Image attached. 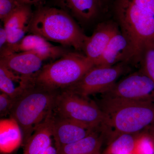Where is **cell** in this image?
<instances>
[{
  "mask_svg": "<svg viewBox=\"0 0 154 154\" xmlns=\"http://www.w3.org/2000/svg\"><path fill=\"white\" fill-rule=\"evenodd\" d=\"M150 134L151 136L152 137V138L153 140L154 141V127L152 128L151 132V134Z\"/></svg>",
  "mask_w": 154,
  "mask_h": 154,
  "instance_id": "obj_28",
  "label": "cell"
},
{
  "mask_svg": "<svg viewBox=\"0 0 154 154\" xmlns=\"http://www.w3.org/2000/svg\"><path fill=\"white\" fill-rule=\"evenodd\" d=\"M53 110L36 127L24 143V154H39L51 145Z\"/></svg>",
  "mask_w": 154,
  "mask_h": 154,
  "instance_id": "obj_13",
  "label": "cell"
},
{
  "mask_svg": "<svg viewBox=\"0 0 154 154\" xmlns=\"http://www.w3.org/2000/svg\"><path fill=\"white\" fill-rule=\"evenodd\" d=\"M95 131L71 119L56 115L53 112V137L57 150L86 137Z\"/></svg>",
  "mask_w": 154,
  "mask_h": 154,
  "instance_id": "obj_11",
  "label": "cell"
},
{
  "mask_svg": "<svg viewBox=\"0 0 154 154\" xmlns=\"http://www.w3.org/2000/svg\"><path fill=\"white\" fill-rule=\"evenodd\" d=\"M23 142L22 131L16 120L10 117L0 121V150L10 153L18 148Z\"/></svg>",
  "mask_w": 154,
  "mask_h": 154,
  "instance_id": "obj_16",
  "label": "cell"
},
{
  "mask_svg": "<svg viewBox=\"0 0 154 154\" xmlns=\"http://www.w3.org/2000/svg\"><path fill=\"white\" fill-rule=\"evenodd\" d=\"M119 30L118 26L114 22H103L97 26L91 36H88L83 51L94 66Z\"/></svg>",
  "mask_w": 154,
  "mask_h": 154,
  "instance_id": "obj_12",
  "label": "cell"
},
{
  "mask_svg": "<svg viewBox=\"0 0 154 154\" xmlns=\"http://www.w3.org/2000/svg\"><path fill=\"white\" fill-rule=\"evenodd\" d=\"M116 19L128 42L125 63L141 62L154 47V0H116Z\"/></svg>",
  "mask_w": 154,
  "mask_h": 154,
  "instance_id": "obj_1",
  "label": "cell"
},
{
  "mask_svg": "<svg viewBox=\"0 0 154 154\" xmlns=\"http://www.w3.org/2000/svg\"><path fill=\"white\" fill-rule=\"evenodd\" d=\"M133 154H154V141L150 134H140Z\"/></svg>",
  "mask_w": 154,
  "mask_h": 154,
  "instance_id": "obj_21",
  "label": "cell"
},
{
  "mask_svg": "<svg viewBox=\"0 0 154 154\" xmlns=\"http://www.w3.org/2000/svg\"><path fill=\"white\" fill-rule=\"evenodd\" d=\"M139 134L119 135L112 140L106 151V154H133Z\"/></svg>",
  "mask_w": 154,
  "mask_h": 154,
  "instance_id": "obj_20",
  "label": "cell"
},
{
  "mask_svg": "<svg viewBox=\"0 0 154 154\" xmlns=\"http://www.w3.org/2000/svg\"><path fill=\"white\" fill-rule=\"evenodd\" d=\"M1 51V54L30 51L40 56L45 60L61 57L66 53L60 47L52 45L43 37L33 33L26 35L17 44L7 45Z\"/></svg>",
  "mask_w": 154,
  "mask_h": 154,
  "instance_id": "obj_10",
  "label": "cell"
},
{
  "mask_svg": "<svg viewBox=\"0 0 154 154\" xmlns=\"http://www.w3.org/2000/svg\"><path fill=\"white\" fill-rule=\"evenodd\" d=\"M60 9L81 22L95 19L101 10V0H57Z\"/></svg>",
  "mask_w": 154,
  "mask_h": 154,
  "instance_id": "obj_14",
  "label": "cell"
},
{
  "mask_svg": "<svg viewBox=\"0 0 154 154\" xmlns=\"http://www.w3.org/2000/svg\"><path fill=\"white\" fill-rule=\"evenodd\" d=\"M53 112L94 130L100 128L104 119L103 112L96 103L69 89L59 91Z\"/></svg>",
  "mask_w": 154,
  "mask_h": 154,
  "instance_id": "obj_6",
  "label": "cell"
},
{
  "mask_svg": "<svg viewBox=\"0 0 154 154\" xmlns=\"http://www.w3.org/2000/svg\"><path fill=\"white\" fill-rule=\"evenodd\" d=\"M94 66L85 54L67 53L55 61L44 65L33 83L50 91H63L76 84Z\"/></svg>",
  "mask_w": 154,
  "mask_h": 154,
  "instance_id": "obj_5",
  "label": "cell"
},
{
  "mask_svg": "<svg viewBox=\"0 0 154 154\" xmlns=\"http://www.w3.org/2000/svg\"><path fill=\"white\" fill-rule=\"evenodd\" d=\"M58 92L33 83L14 99L10 116L17 121L22 130L24 144L36 127L53 110Z\"/></svg>",
  "mask_w": 154,
  "mask_h": 154,
  "instance_id": "obj_4",
  "label": "cell"
},
{
  "mask_svg": "<svg viewBox=\"0 0 154 154\" xmlns=\"http://www.w3.org/2000/svg\"><path fill=\"white\" fill-rule=\"evenodd\" d=\"M128 49L127 40L119 30L111 38L94 66H112L119 62H125Z\"/></svg>",
  "mask_w": 154,
  "mask_h": 154,
  "instance_id": "obj_15",
  "label": "cell"
},
{
  "mask_svg": "<svg viewBox=\"0 0 154 154\" xmlns=\"http://www.w3.org/2000/svg\"><path fill=\"white\" fill-rule=\"evenodd\" d=\"M31 84L0 63V90L2 93L15 99Z\"/></svg>",
  "mask_w": 154,
  "mask_h": 154,
  "instance_id": "obj_17",
  "label": "cell"
},
{
  "mask_svg": "<svg viewBox=\"0 0 154 154\" xmlns=\"http://www.w3.org/2000/svg\"><path fill=\"white\" fill-rule=\"evenodd\" d=\"M124 63L112 66H94L79 82L67 89L85 97L104 94L115 85L119 78L125 72L126 68Z\"/></svg>",
  "mask_w": 154,
  "mask_h": 154,
  "instance_id": "obj_7",
  "label": "cell"
},
{
  "mask_svg": "<svg viewBox=\"0 0 154 154\" xmlns=\"http://www.w3.org/2000/svg\"><path fill=\"white\" fill-rule=\"evenodd\" d=\"M29 31L48 41L78 51L84 50L88 37L69 14L51 7H40L33 13Z\"/></svg>",
  "mask_w": 154,
  "mask_h": 154,
  "instance_id": "obj_3",
  "label": "cell"
},
{
  "mask_svg": "<svg viewBox=\"0 0 154 154\" xmlns=\"http://www.w3.org/2000/svg\"><path fill=\"white\" fill-rule=\"evenodd\" d=\"M141 71L154 82V47L147 50L141 61Z\"/></svg>",
  "mask_w": 154,
  "mask_h": 154,
  "instance_id": "obj_22",
  "label": "cell"
},
{
  "mask_svg": "<svg viewBox=\"0 0 154 154\" xmlns=\"http://www.w3.org/2000/svg\"><path fill=\"white\" fill-rule=\"evenodd\" d=\"M101 109L104 114L101 131L112 140L119 135L139 134L154 125V101L125 102L104 98Z\"/></svg>",
  "mask_w": 154,
  "mask_h": 154,
  "instance_id": "obj_2",
  "label": "cell"
},
{
  "mask_svg": "<svg viewBox=\"0 0 154 154\" xmlns=\"http://www.w3.org/2000/svg\"><path fill=\"white\" fill-rule=\"evenodd\" d=\"M104 98L125 102L154 101V82L141 71L116 82Z\"/></svg>",
  "mask_w": 154,
  "mask_h": 154,
  "instance_id": "obj_8",
  "label": "cell"
},
{
  "mask_svg": "<svg viewBox=\"0 0 154 154\" xmlns=\"http://www.w3.org/2000/svg\"><path fill=\"white\" fill-rule=\"evenodd\" d=\"M45 61L34 53L26 51L1 54L0 63L19 75L26 82L32 83Z\"/></svg>",
  "mask_w": 154,
  "mask_h": 154,
  "instance_id": "obj_9",
  "label": "cell"
},
{
  "mask_svg": "<svg viewBox=\"0 0 154 154\" xmlns=\"http://www.w3.org/2000/svg\"></svg>",
  "mask_w": 154,
  "mask_h": 154,
  "instance_id": "obj_29",
  "label": "cell"
},
{
  "mask_svg": "<svg viewBox=\"0 0 154 154\" xmlns=\"http://www.w3.org/2000/svg\"><path fill=\"white\" fill-rule=\"evenodd\" d=\"M39 154H58V151L56 147H54L51 145L42 151Z\"/></svg>",
  "mask_w": 154,
  "mask_h": 154,
  "instance_id": "obj_27",
  "label": "cell"
},
{
  "mask_svg": "<svg viewBox=\"0 0 154 154\" xmlns=\"http://www.w3.org/2000/svg\"><path fill=\"white\" fill-rule=\"evenodd\" d=\"M45 1V0H19V5H28L39 8L42 7Z\"/></svg>",
  "mask_w": 154,
  "mask_h": 154,
  "instance_id": "obj_25",
  "label": "cell"
},
{
  "mask_svg": "<svg viewBox=\"0 0 154 154\" xmlns=\"http://www.w3.org/2000/svg\"><path fill=\"white\" fill-rule=\"evenodd\" d=\"M20 5L19 0H0V19L4 22Z\"/></svg>",
  "mask_w": 154,
  "mask_h": 154,
  "instance_id": "obj_23",
  "label": "cell"
},
{
  "mask_svg": "<svg viewBox=\"0 0 154 154\" xmlns=\"http://www.w3.org/2000/svg\"><path fill=\"white\" fill-rule=\"evenodd\" d=\"M8 41V34L4 27L1 26L0 28V47L3 49L7 45Z\"/></svg>",
  "mask_w": 154,
  "mask_h": 154,
  "instance_id": "obj_26",
  "label": "cell"
},
{
  "mask_svg": "<svg viewBox=\"0 0 154 154\" xmlns=\"http://www.w3.org/2000/svg\"><path fill=\"white\" fill-rule=\"evenodd\" d=\"M14 102V99L5 94L0 95V115L1 117L10 115Z\"/></svg>",
  "mask_w": 154,
  "mask_h": 154,
  "instance_id": "obj_24",
  "label": "cell"
},
{
  "mask_svg": "<svg viewBox=\"0 0 154 154\" xmlns=\"http://www.w3.org/2000/svg\"><path fill=\"white\" fill-rule=\"evenodd\" d=\"M31 7L28 5H20L9 15L4 22V27L7 32L19 29L29 30L33 14Z\"/></svg>",
  "mask_w": 154,
  "mask_h": 154,
  "instance_id": "obj_19",
  "label": "cell"
},
{
  "mask_svg": "<svg viewBox=\"0 0 154 154\" xmlns=\"http://www.w3.org/2000/svg\"><path fill=\"white\" fill-rule=\"evenodd\" d=\"M101 137L96 130L86 137L57 150L58 154H98Z\"/></svg>",
  "mask_w": 154,
  "mask_h": 154,
  "instance_id": "obj_18",
  "label": "cell"
}]
</instances>
